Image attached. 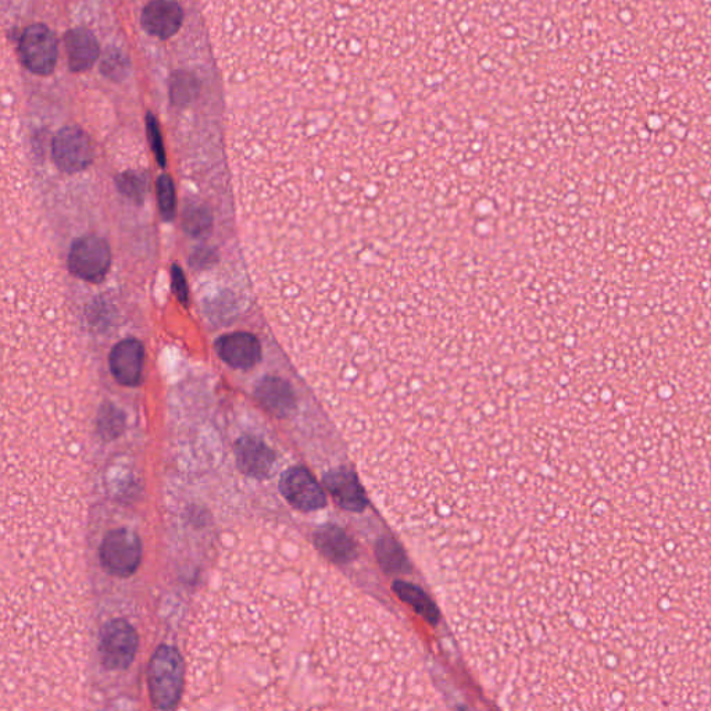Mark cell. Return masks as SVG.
<instances>
[{
    "label": "cell",
    "instance_id": "1",
    "mask_svg": "<svg viewBox=\"0 0 711 711\" xmlns=\"http://www.w3.org/2000/svg\"><path fill=\"white\" fill-rule=\"evenodd\" d=\"M184 650V709L443 707L409 625L280 521L224 532Z\"/></svg>",
    "mask_w": 711,
    "mask_h": 711
},
{
    "label": "cell",
    "instance_id": "2",
    "mask_svg": "<svg viewBox=\"0 0 711 711\" xmlns=\"http://www.w3.org/2000/svg\"><path fill=\"white\" fill-rule=\"evenodd\" d=\"M88 607L82 573L2 571L0 709L82 707L87 691Z\"/></svg>",
    "mask_w": 711,
    "mask_h": 711
},
{
    "label": "cell",
    "instance_id": "3",
    "mask_svg": "<svg viewBox=\"0 0 711 711\" xmlns=\"http://www.w3.org/2000/svg\"><path fill=\"white\" fill-rule=\"evenodd\" d=\"M149 699L159 710L180 707L187 691V663L180 650L173 645H160L150 659L146 671Z\"/></svg>",
    "mask_w": 711,
    "mask_h": 711
},
{
    "label": "cell",
    "instance_id": "4",
    "mask_svg": "<svg viewBox=\"0 0 711 711\" xmlns=\"http://www.w3.org/2000/svg\"><path fill=\"white\" fill-rule=\"evenodd\" d=\"M144 556L141 538L130 528L107 532L99 546V562L107 574L130 578L137 573Z\"/></svg>",
    "mask_w": 711,
    "mask_h": 711
},
{
    "label": "cell",
    "instance_id": "5",
    "mask_svg": "<svg viewBox=\"0 0 711 711\" xmlns=\"http://www.w3.org/2000/svg\"><path fill=\"white\" fill-rule=\"evenodd\" d=\"M112 267V248L95 234L75 239L67 253V269L77 280L100 284Z\"/></svg>",
    "mask_w": 711,
    "mask_h": 711
},
{
    "label": "cell",
    "instance_id": "6",
    "mask_svg": "<svg viewBox=\"0 0 711 711\" xmlns=\"http://www.w3.org/2000/svg\"><path fill=\"white\" fill-rule=\"evenodd\" d=\"M138 648L137 631L124 618H113L100 628L98 650L100 663L106 670L123 671L130 668Z\"/></svg>",
    "mask_w": 711,
    "mask_h": 711
},
{
    "label": "cell",
    "instance_id": "7",
    "mask_svg": "<svg viewBox=\"0 0 711 711\" xmlns=\"http://www.w3.org/2000/svg\"><path fill=\"white\" fill-rule=\"evenodd\" d=\"M19 52L25 70L37 77H49L55 73L59 59L56 32L46 24L28 25L21 34Z\"/></svg>",
    "mask_w": 711,
    "mask_h": 711
},
{
    "label": "cell",
    "instance_id": "8",
    "mask_svg": "<svg viewBox=\"0 0 711 711\" xmlns=\"http://www.w3.org/2000/svg\"><path fill=\"white\" fill-rule=\"evenodd\" d=\"M52 159L56 169L66 174L82 173L94 160L91 137L78 125H66L52 139Z\"/></svg>",
    "mask_w": 711,
    "mask_h": 711
},
{
    "label": "cell",
    "instance_id": "9",
    "mask_svg": "<svg viewBox=\"0 0 711 711\" xmlns=\"http://www.w3.org/2000/svg\"><path fill=\"white\" fill-rule=\"evenodd\" d=\"M281 495L299 512H317L327 505V496L319 482L306 467H289L281 474Z\"/></svg>",
    "mask_w": 711,
    "mask_h": 711
},
{
    "label": "cell",
    "instance_id": "10",
    "mask_svg": "<svg viewBox=\"0 0 711 711\" xmlns=\"http://www.w3.org/2000/svg\"><path fill=\"white\" fill-rule=\"evenodd\" d=\"M109 368L114 380L123 387H138L144 377V344L135 338L117 342L110 350Z\"/></svg>",
    "mask_w": 711,
    "mask_h": 711
},
{
    "label": "cell",
    "instance_id": "11",
    "mask_svg": "<svg viewBox=\"0 0 711 711\" xmlns=\"http://www.w3.org/2000/svg\"><path fill=\"white\" fill-rule=\"evenodd\" d=\"M235 462L245 477L267 480L274 473L277 455L262 438L244 435L235 443Z\"/></svg>",
    "mask_w": 711,
    "mask_h": 711
},
{
    "label": "cell",
    "instance_id": "12",
    "mask_svg": "<svg viewBox=\"0 0 711 711\" xmlns=\"http://www.w3.org/2000/svg\"><path fill=\"white\" fill-rule=\"evenodd\" d=\"M216 352L225 364L235 370H249L262 359V345L250 332H231L217 339Z\"/></svg>",
    "mask_w": 711,
    "mask_h": 711
},
{
    "label": "cell",
    "instance_id": "13",
    "mask_svg": "<svg viewBox=\"0 0 711 711\" xmlns=\"http://www.w3.org/2000/svg\"><path fill=\"white\" fill-rule=\"evenodd\" d=\"M325 488L342 509L363 512L367 506V493L355 471L346 467L334 468L324 475Z\"/></svg>",
    "mask_w": 711,
    "mask_h": 711
},
{
    "label": "cell",
    "instance_id": "14",
    "mask_svg": "<svg viewBox=\"0 0 711 711\" xmlns=\"http://www.w3.org/2000/svg\"><path fill=\"white\" fill-rule=\"evenodd\" d=\"M146 34L159 39H169L180 31L184 12L175 0H150L141 16Z\"/></svg>",
    "mask_w": 711,
    "mask_h": 711
},
{
    "label": "cell",
    "instance_id": "15",
    "mask_svg": "<svg viewBox=\"0 0 711 711\" xmlns=\"http://www.w3.org/2000/svg\"><path fill=\"white\" fill-rule=\"evenodd\" d=\"M67 66L73 73H85L100 57L98 38L84 27H75L64 34Z\"/></svg>",
    "mask_w": 711,
    "mask_h": 711
},
{
    "label": "cell",
    "instance_id": "16",
    "mask_svg": "<svg viewBox=\"0 0 711 711\" xmlns=\"http://www.w3.org/2000/svg\"><path fill=\"white\" fill-rule=\"evenodd\" d=\"M255 396L257 402L275 417H288L296 407L295 392L291 384L280 377H274V375H269L259 381V384L256 385Z\"/></svg>",
    "mask_w": 711,
    "mask_h": 711
},
{
    "label": "cell",
    "instance_id": "17",
    "mask_svg": "<svg viewBox=\"0 0 711 711\" xmlns=\"http://www.w3.org/2000/svg\"><path fill=\"white\" fill-rule=\"evenodd\" d=\"M313 543L321 555L337 566L349 563L357 555L355 543L335 524H325L314 532Z\"/></svg>",
    "mask_w": 711,
    "mask_h": 711
},
{
    "label": "cell",
    "instance_id": "18",
    "mask_svg": "<svg viewBox=\"0 0 711 711\" xmlns=\"http://www.w3.org/2000/svg\"><path fill=\"white\" fill-rule=\"evenodd\" d=\"M393 588H395L400 598L414 607V610L421 614L425 620L430 621L432 624L437 623L439 617L437 606L428 599V596L420 588L410 584V582L403 581H396L393 584Z\"/></svg>",
    "mask_w": 711,
    "mask_h": 711
},
{
    "label": "cell",
    "instance_id": "19",
    "mask_svg": "<svg viewBox=\"0 0 711 711\" xmlns=\"http://www.w3.org/2000/svg\"><path fill=\"white\" fill-rule=\"evenodd\" d=\"M125 428V417L123 410L113 403L106 402L100 406L98 418H96V430L99 437L105 442L114 441L121 437Z\"/></svg>",
    "mask_w": 711,
    "mask_h": 711
},
{
    "label": "cell",
    "instance_id": "20",
    "mask_svg": "<svg viewBox=\"0 0 711 711\" xmlns=\"http://www.w3.org/2000/svg\"><path fill=\"white\" fill-rule=\"evenodd\" d=\"M378 562L389 574L403 573L406 571L407 560L402 546L391 537L382 538L378 542L377 549Z\"/></svg>",
    "mask_w": 711,
    "mask_h": 711
},
{
    "label": "cell",
    "instance_id": "21",
    "mask_svg": "<svg viewBox=\"0 0 711 711\" xmlns=\"http://www.w3.org/2000/svg\"><path fill=\"white\" fill-rule=\"evenodd\" d=\"M184 230L189 237L203 238L210 234L213 227L212 213L205 206H188L184 212Z\"/></svg>",
    "mask_w": 711,
    "mask_h": 711
},
{
    "label": "cell",
    "instance_id": "22",
    "mask_svg": "<svg viewBox=\"0 0 711 711\" xmlns=\"http://www.w3.org/2000/svg\"><path fill=\"white\" fill-rule=\"evenodd\" d=\"M148 177L145 173L128 170L117 175L116 187L121 195L131 199L132 202H144L146 192H148Z\"/></svg>",
    "mask_w": 711,
    "mask_h": 711
},
{
    "label": "cell",
    "instance_id": "23",
    "mask_svg": "<svg viewBox=\"0 0 711 711\" xmlns=\"http://www.w3.org/2000/svg\"><path fill=\"white\" fill-rule=\"evenodd\" d=\"M157 203L162 217L166 221H173L177 212V195L173 178L169 174H162L156 181Z\"/></svg>",
    "mask_w": 711,
    "mask_h": 711
},
{
    "label": "cell",
    "instance_id": "24",
    "mask_svg": "<svg viewBox=\"0 0 711 711\" xmlns=\"http://www.w3.org/2000/svg\"><path fill=\"white\" fill-rule=\"evenodd\" d=\"M128 70H130V60L124 55L123 50H109L100 60V73L110 80H123Z\"/></svg>",
    "mask_w": 711,
    "mask_h": 711
},
{
    "label": "cell",
    "instance_id": "25",
    "mask_svg": "<svg viewBox=\"0 0 711 711\" xmlns=\"http://www.w3.org/2000/svg\"><path fill=\"white\" fill-rule=\"evenodd\" d=\"M146 132H148L149 145L152 148L153 155L156 157V162L164 169L167 164L166 149H164L159 123H157V119L152 113H148V116H146Z\"/></svg>",
    "mask_w": 711,
    "mask_h": 711
},
{
    "label": "cell",
    "instance_id": "26",
    "mask_svg": "<svg viewBox=\"0 0 711 711\" xmlns=\"http://www.w3.org/2000/svg\"><path fill=\"white\" fill-rule=\"evenodd\" d=\"M171 282H173L174 294L177 296L178 302L187 306L189 300L187 278L178 264H174L173 270H171Z\"/></svg>",
    "mask_w": 711,
    "mask_h": 711
}]
</instances>
